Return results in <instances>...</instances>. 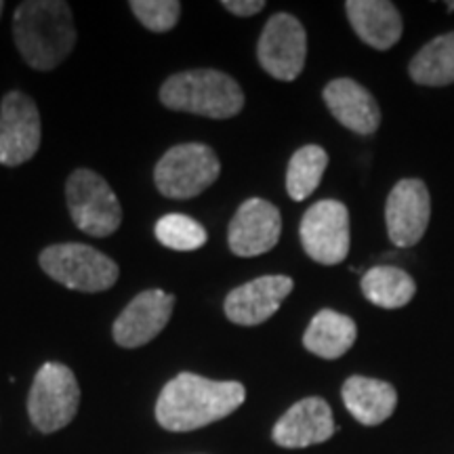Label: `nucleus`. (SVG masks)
Masks as SVG:
<instances>
[{
    "label": "nucleus",
    "instance_id": "4be33fe9",
    "mask_svg": "<svg viewBox=\"0 0 454 454\" xmlns=\"http://www.w3.org/2000/svg\"><path fill=\"white\" fill-rule=\"evenodd\" d=\"M328 164V154L320 145H305L297 150L288 162L286 192L293 200H305L320 185Z\"/></svg>",
    "mask_w": 454,
    "mask_h": 454
},
{
    "label": "nucleus",
    "instance_id": "0eeeda50",
    "mask_svg": "<svg viewBox=\"0 0 454 454\" xmlns=\"http://www.w3.org/2000/svg\"><path fill=\"white\" fill-rule=\"evenodd\" d=\"M81 404V387L70 368L47 362L34 377L27 412L32 423L43 434H53L66 427L76 417Z\"/></svg>",
    "mask_w": 454,
    "mask_h": 454
},
{
    "label": "nucleus",
    "instance_id": "dca6fc26",
    "mask_svg": "<svg viewBox=\"0 0 454 454\" xmlns=\"http://www.w3.org/2000/svg\"><path fill=\"white\" fill-rule=\"evenodd\" d=\"M322 95L333 116L357 135H372L381 124L377 99L351 78H337L328 82Z\"/></svg>",
    "mask_w": 454,
    "mask_h": 454
},
{
    "label": "nucleus",
    "instance_id": "b1692460",
    "mask_svg": "<svg viewBox=\"0 0 454 454\" xmlns=\"http://www.w3.org/2000/svg\"><path fill=\"white\" fill-rule=\"evenodd\" d=\"M129 7L147 30L158 34L173 30L181 15L177 0H133Z\"/></svg>",
    "mask_w": 454,
    "mask_h": 454
},
{
    "label": "nucleus",
    "instance_id": "f3484780",
    "mask_svg": "<svg viewBox=\"0 0 454 454\" xmlns=\"http://www.w3.org/2000/svg\"><path fill=\"white\" fill-rule=\"evenodd\" d=\"M345 11L354 32L372 49H391L404 32L400 11L389 0H349Z\"/></svg>",
    "mask_w": 454,
    "mask_h": 454
},
{
    "label": "nucleus",
    "instance_id": "bb28decb",
    "mask_svg": "<svg viewBox=\"0 0 454 454\" xmlns=\"http://www.w3.org/2000/svg\"><path fill=\"white\" fill-rule=\"evenodd\" d=\"M448 9H450V11H454V3H448Z\"/></svg>",
    "mask_w": 454,
    "mask_h": 454
},
{
    "label": "nucleus",
    "instance_id": "6e6552de",
    "mask_svg": "<svg viewBox=\"0 0 454 454\" xmlns=\"http://www.w3.org/2000/svg\"><path fill=\"white\" fill-rule=\"evenodd\" d=\"M301 244L309 259L337 265L349 254V211L339 200H320L305 211L299 227Z\"/></svg>",
    "mask_w": 454,
    "mask_h": 454
},
{
    "label": "nucleus",
    "instance_id": "2eb2a0df",
    "mask_svg": "<svg viewBox=\"0 0 454 454\" xmlns=\"http://www.w3.org/2000/svg\"><path fill=\"white\" fill-rule=\"evenodd\" d=\"M334 431L337 427L328 402L322 397H305L284 412L271 438L282 448H308L331 440Z\"/></svg>",
    "mask_w": 454,
    "mask_h": 454
},
{
    "label": "nucleus",
    "instance_id": "1a4fd4ad",
    "mask_svg": "<svg viewBox=\"0 0 454 454\" xmlns=\"http://www.w3.org/2000/svg\"><path fill=\"white\" fill-rule=\"evenodd\" d=\"M259 64L276 81L291 82L303 72L308 57V34L291 13H276L261 32Z\"/></svg>",
    "mask_w": 454,
    "mask_h": 454
},
{
    "label": "nucleus",
    "instance_id": "ddd939ff",
    "mask_svg": "<svg viewBox=\"0 0 454 454\" xmlns=\"http://www.w3.org/2000/svg\"><path fill=\"white\" fill-rule=\"evenodd\" d=\"M173 308V294L162 291L139 293L114 322V340L124 349H135L150 343L168 325Z\"/></svg>",
    "mask_w": 454,
    "mask_h": 454
},
{
    "label": "nucleus",
    "instance_id": "f03ea898",
    "mask_svg": "<svg viewBox=\"0 0 454 454\" xmlns=\"http://www.w3.org/2000/svg\"><path fill=\"white\" fill-rule=\"evenodd\" d=\"M13 38L34 70H53L72 53L76 27L70 4L61 0H27L13 15Z\"/></svg>",
    "mask_w": 454,
    "mask_h": 454
},
{
    "label": "nucleus",
    "instance_id": "a211bd4d",
    "mask_svg": "<svg viewBox=\"0 0 454 454\" xmlns=\"http://www.w3.org/2000/svg\"><path fill=\"white\" fill-rule=\"evenodd\" d=\"M340 395H343V404L351 412V417L368 427L387 421L397 406L394 385L379 381V379L357 377V374L343 383Z\"/></svg>",
    "mask_w": 454,
    "mask_h": 454
},
{
    "label": "nucleus",
    "instance_id": "a878e982",
    "mask_svg": "<svg viewBox=\"0 0 454 454\" xmlns=\"http://www.w3.org/2000/svg\"><path fill=\"white\" fill-rule=\"evenodd\" d=\"M3 9H4V3H3V0H0V15H3Z\"/></svg>",
    "mask_w": 454,
    "mask_h": 454
},
{
    "label": "nucleus",
    "instance_id": "39448f33",
    "mask_svg": "<svg viewBox=\"0 0 454 454\" xmlns=\"http://www.w3.org/2000/svg\"><path fill=\"white\" fill-rule=\"evenodd\" d=\"M219 158L204 144H181L170 147L156 164L158 192L170 200H190L208 190L219 177Z\"/></svg>",
    "mask_w": 454,
    "mask_h": 454
},
{
    "label": "nucleus",
    "instance_id": "f8f14e48",
    "mask_svg": "<svg viewBox=\"0 0 454 454\" xmlns=\"http://www.w3.org/2000/svg\"><path fill=\"white\" fill-rule=\"evenodd\" d=\"M282 217L274 204L263 198L242 202L227 230V244L238 257H259L280 240Z\"/></svg>",
    "mask_w": 454,
    "mask_h": 454
},
{
    "label": "nucleus",
    "instance_id": "9d476101",
    "mask_svg": "<svg viewBox=\"0 0 454 454\" xmlns=\"http://www.w3.org/2000/svg\"><path fill=\"white\" fill-rule=\"evenodd\" d=\"M41 114L32 98L11 90L0 104V164L20 167L41 147Z\"/></svg>",
    "mask_w": 454,
    "mask_h": 454
},
{
    "label": "nucleus",
    "instance_id": "423d86ee",
    "mask_svg": "<svg viewBox=\"0 0 454 454\" xmlns=\"http://www.w3.org/2000/svg\"><path fill=\"white\" fill-rule=\"evenodd\" d=\"M66 200L72 221L93 238L112 236L122 223V207L107 181L95 170H74L66 184Z\"/></svg>",
    "mask_w": 454,
    "mask_h": 454
},
{
    "label": "nucleus",
    "instance_id": "4468645a",
    "mask_svg": "<svg viewBox=\"0 0 454 454\" xmlns=\"http://www.w3.org/2000/svg\"><path fill=\"white\" fill-rule=\"evenodd\" d=\"M293 278L263 276L242 284L227 294L225 316L238 326H259L280 309L293 291Z\"/></svg>",
    "mask_w": 454,
    "mask_h": 454
},
{
    "label": "nucleus",
    "instance_id": "20e7f679",
    "mask_svg": "<svg viewBox=\"0 0 454 454\" xmlns=\"http://www.w3.org/2000/svg\"><path fill=\"white\" fill-rule=\"evenodd\" d=\"M44 274L72 291L101 293L118 280V265L98 248L81 242L53 244L38 259Z\"/></svg>",
    "mask_w": 454,
    "mask_h": 454
},
{
    "label": "nucleus",
    "instance_id": "9b49d317",
    "mask_svg": "<svg viewBox=\"0 0 454 454\" xmlns=\"http://www.w3.org/2000/svg\"><path fill=\"white\" fill-rule=\"evenodd\" d=\"M431 217L427 185L421 179H402L385 204V223L395 247H414L425 236Z\"/></svg>",
    "mask_w": 454,
    "mask_h": 454
},
{
    "label": "nucleus",
    "instance_id": "6ab92c4d",
    "mask_svg": "<svg viewBox=\"0 0 454 454\" xmlns=\"http://www.w3.org/2000/svg\"><path fill=\"white\" fill-rule=\"evenodd\" d=\"M357 328L349 316L333 309H322L309 322L303 334L305 349L325 360H337L345 356L356 343Z\"/></svg>",
    "mask_w": 454,
    "mask_h": 454
},
{
    "label": "nucleus",
    "instance_id": "aec40b11",
    "mask_svg": "<svg viewBox=\"0 0 454 454\" xmlns=\"http://www.w3.org/2000/svg\"><path fill=\"white\" fill-rule=\"evenodd\" d=\"M362 293L371 303L383 309H397L411 303L417 284L404 270L377 265L362 276Z\"/></svg>",
    "mask_w": 454,
    "mask_h": 454
},
{
    "label": "nucleus",
    "instance_id": "f257e3e1",
    "mask_svg": "<svg viewBox=\"0 0 454 454\" xmlns=\"http://www.w3.org/2000/svg\"><path fill=\"white\" fill-rule=\"evenodd\" d=\"M247 389L236 381H211L181 372L164 385L156 402V419L168 431H194L230 417L242 406Z\"/></svg>",
    "mask_w": 454,
    "mask_h": 454
},
{
    "label": "nucleus",
    "instance_id": "393cba45",
    "mask_svg": "<svg viewBox=\"0 0 454 454\" xmlns=\"http://www.w3.org/2000/svg\"><path fill=\"white\" fill-rule=\"evenodd\" d=\"M221 7L230 11L231 15L251 17V15L261 13V11L265 9V3L263 0H223Z\"/></svg>",
    "mask_w": 454,
    "mask_h": 454
},
{
    "label": "nucleus",
    "instance_id": "412c9836",
    "mask_svg": "<svg viewBox=\"0 0 454 454\" xmlns=\"http://www.w3.org/2000/svg\"><path fill=\"white\" fill-rule=\"evenodd\" d=\"M411 78L423 87H444L454 82V32L434 38L414 55Z\"/></svg>",
    "mask_w": 454,
    "mask_h": 454
},
{
    "label": "nucleus",
    "instance_id": "7ed1b4c3",
    "mask_svg": "<svg viewBox=\"0 0 454 454\" xmlns=\"http://www.w3.org/2000/svg\"><path fill=\"white\" fill-rule=\"evenodd\" d=\"M168 110L227 121L242 112L244 93L234 78L219 70H187L173 74L160 89Z\"/></svg>",
    "mask_w": 454,
    "mask_h": 454
},
{
    "label": "nucleus",
    "instance_id": "5701e85b",
    "mask_svg": "<svg viewBox=\"0 0 454 454\" xmlns=\"http://www.w3.org/2000/svg\"><path fill=\"white\" fill-rule=\"evenodd\" d=\"M156 238L162 247L173 251H198L207 244V230L187 215H164L156 223Z\"/></svg>",
    "mask_w": 454,
    "mask_h": 454
}]
</instances>
